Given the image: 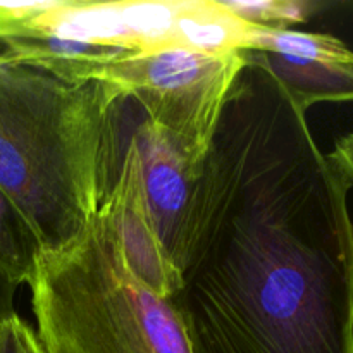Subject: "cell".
Here are the masks:
<instances>
[{
  "instance_id": "obj_1",
  "label": "cell",
  "mask_w": 353,
  "mask_h": 353,
  "mask_svg": "<svg viewBox=\"0 0 353 353\" xmlns=\"http://www.w3.org/2000/svg\"><path fill=\"white\" fill-rule=\"evenodd\" d=\"M196 176L169 299L192 353H353L350 186L257 62Z\"/></svg>"
},
{
  "instance_id": "obj_2",
  "label": "cell",
  "mask_w": 353,
  "mask_h": 353,
  "mask_svg": "<svg viewBox=\"0 0 353 353\" xmlns=\"http://www.w3.org/2000/svg\"><path fill=\"white\" fill-rule=\"evenodd\" d=\"M126 102L105 81L71 83L19 64L0 68V188L40 250L74 240L112 190L128 145Z\"/></svg>"
},
{
  "instance_id": "obj_3",
  "label": "cell",
  "mask_w": 353,
  "mask_h": 353,
  "mask_svg": "<svg viewBox=\"0 0 353 353\" xmlns=\"http://www.w3.org/2000/svg\"><path fill=\"white\" fill-rule=\"evenodd\" d=\"M28 286L43 353H192L171 302L131 269L105 202L74 240L38 252Z\"/></svg>"
},
{
  "instance_id": "obj_4",
  "label": "cell",
  "mask_w": 353,
  "mask_h": 353,
  "mask_svg": "<svg viewBox=\"0 0 353 353\" xmlns=\"http://www.w3.org/2000/svg\"><path fill=\"white\" fill-rule=\"evenodd\" d=\"M259 26L248 24L219 0H57L31 23V37L107 45L133 54L164 50H248Z\"/></svg>"
},
{
  "instance_id": "obj_5",
  "label": "cell",
  "mask_w": 353,
  "mask_h": 353,
  "mask_svg": "<svg viewBox=\"0 0 353 353\" xmlns=\"http://www.w3.org/2000/svg\"><path fill=\"white\" fill-rule=\"evenodd\" d=\"M245 65L241 50L131 52L100 65L92 79L109 83L138 102L145 117L165 133L179 154L200 165Z\"/></svg>"
},
{
  "instance_id": "obj_6",
  "label": "cell",
  "mask_w": 353,
  "mask_h": 353,
  "mask_svg": "<svg viewBox=\"0 0 353 353\" xmlns=\"http://www.w3.org/2000/svg\"><path fill=\"white\" fill-rule=\"evenodd\" d=\"M152 221L179 271L183 241L200 165L186 161L171 140L145 117L133 131Z\"/></svg>"
},
{
  "instance_id": "obj_7",
  "label": "cell",
  "mask_w": 353,
  "mask_h": 353,
  "mask_svg": "<svg viewBox=\"0 0 353 353\" xmlns=\"http://www.w3.org/2000/svg\"><path fill=\"white\" fill-rule=\"evenodd\" d=\"M112 214L131 269L155 293L171 299L179 288V271L165 252L148 210L141 164L133 137L128 140L112 190L103 200Z\"/></svg>"
},
{
  "instance_id": "obj_8",
  "label": "cell",
  "mask_w": 353,
  "mask_h": 353,
  "mask_svg": "<svg viewBox=\"0 0 353 353\" xmlns=\"http://www.w3.org/2000/svg\"><path fill=\"white\" fill-rule=\"evenodd\" d=\"M241 55L245 61L264 65L305 114L321 102H353V61L290 57L259 50H241Z\"/></svg>"
},
{
  "instance_id": "obj_9",
  "label": "cell",
  "mask_w": 353,
  "mask_h": 353,
  "mask_svg": "<svg viewBox=\"0 0 353 353\" xmlns=\"http://www.w3.org/2000/svg\"><path fill=\"white\" fill-rule=\"evenodd\" d=\"M0 48L7 64L30 65L71 83L92 81L100 65L131 54L123 48L65 40L52 34L12 38L2 41Z\"/></svg>"
},
{
  "instance_id": "obj_10",
  "label": "cell",
  "mask_w": 353,
  "mask_h": 353,
  "mask_svg": "<svg viewBox=\"0 0 353 353\" xmlns=\"http://www.w3.org/2000/svg\"><path fill=\"white\" fill-rule=\"evenodd\" d=\"M40 245L26 219L0 188V274L16 286L28 285Z\"/></svg>"
},
{
  "instance_id": "obj_11",
  "label": "cell",
  "mask_w": 353,
  "mask_h": 353,
  "mask_svg": "<svg viewBox=\"0 0 353 353\" xmlns=\"http://www.w3.org/2000/svg\"><path fill=\"white\" fill-rule=\"evenodd\" d=\"M221 6L254 26L285 30L305 23L319 9V3L305 0H219Z\"/></svg>"
},
{
  "instance_id": "obj_12",
  "label": "cell",
  "mask_w": 353,
  "mask_h": 353,
  "mask_svg": "<svg viewBox=\"0 0 353 353\" xmlns=\"http://www.w3.org/2000/svg\"><path fill=\"white\" fill-rule=\"evenodd\" d=\"M0 353H43L33 327L16 312L0 323Z\"/></svg>"
},
{
  "instance_id": "obj_13",
  "label": "cell",
  "mask_w": 353,
  "mask_h": 353,
  "mask_svg": "<svg viewBox=\"0 0 353 353\" xmlns=\"http://www.w3.org/2000/svg\"><path fill=\"white\" fill-rule=\"evenodd\" d=\"M331 161L334 162L340 172L343 174L345 181L348 183L350 190L353 188V133L343 134L334 141L333 152L330 154Z\"/></svg>"
},
{
  "instance_id": "obj_14",
  "label": "cell",
  "mask_w": 353,
  "mask_h": 353,
  "mask_svg": "<svg viewBox=\"0 0 353 353\" xmlns=\"http://www.w3.org/2000/svg\"><path fill=\"white\" fill-rule=\"evenodd\" d=\"M17 286L9 279L0 274V323L10 314L16 312L14 309V296H16Z\"/></svg>"
},
{
  "instance_id": "obj_15",
  "label": "cell",
  "mask_w": 353,
  "mask_h": 353,
  "mask_svg": "<svg viewBox=\"0 0 353 353\" xmlns=\"http://www.w3.org/2000/svg\"><path fill=\"white\" fill-rule=\"evenodd\" d=\"M7 62H6V59H3V55H2V48H0V68H2V65H6Z\"/></svg>"
}]
</instances>
